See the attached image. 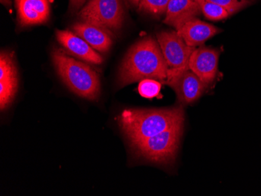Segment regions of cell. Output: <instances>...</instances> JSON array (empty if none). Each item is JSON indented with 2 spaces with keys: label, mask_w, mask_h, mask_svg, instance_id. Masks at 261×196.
<instances>
[{
  "label": "cell",
  "mask_w": 261,
  "mask_h": 196,
  "mask_svg": "<svg viewBox=\"0 0 261 196\" xmlns=\"http://www.w3.org/2000/svg\"><path fill=\"white\" fill-rule=\"evenodd\" d=\"M74 33L84 39L95 50L108 52L112 45L110 31L89 22H77L72 26Z\"/></svg>",
  "instance_id": "14"
},
{
  "label": "cell",
  "mask_w": 261,
  "mask_h": 196,
  "mask_svg": "<svg viewBox=\"0 0 261 196\" xmlns=\"http://www.w3.org/2000/svg\"><path fill=\"white\" fill-rule=\"evenodd\" d=\"M86 0H70V7L72 10H76L80 8Z\"/></svg>",
  "instance_id": "19"
},
{
  "label": "cell",
  "mask_w": 261,
  "mask_h": 196,
  "mask_svg": "<svg viewBox=\"0 0 261 196\" xmlns=\"http://www.w3.org/2000/svg\"><path fill=\"white\" fill-rule=\"evenodd\" d=\"M176 32L188 45L196 48L202 46L206 41L220 33L221 30L199 19L193 18L186 22Z\"/></svg>",
  "instance_id": "12"
},
{
  "label": "cell",
  "mask_w": 261,
  "mask_h": 196,
  "mask_svg": "<svg viewBox=\"0 0 261 196\" xmlns=\"http://www.w3.org/2000/svg\"><path fill=\"white\" fill-rule=\"evenodd\" d=\"M82 21L89 22L108 31L119 30L124 20L121 0H89L79 12Z\"/></svg>",
  "instance_id": "5"
},
{
  "label": "cell",
  "mask_w": 261,
  "mask_h": 196,
  "mask_svg": "<svg viewBox=\"0 0 261 196\" xmlns=\"http://www.w3.org/2000/svg\"><path fill=\"white\" fill-rule=\"evenodd\" d=\"M57 41L71 55L89 64H101L102 57L84 39L70 31L57 30Z\"/></svg>",
  "instance_id": "10"
},
{
  "label": "cell",
  "mask_w": 261,
  "mask_h": 196,
  "mask_svg": "<svg viewBox=\"0 0 261 196\" xmlns=\"http://www.w3.org/2000/svg\"><path fill=\"white\" fill-rule=\"evenodd\" d=\"M201 13L200 7L195 0H170L164 23L177 30L186 22L196 18Z\"/></svg>",
  "instance_id": "13"
},
{
  "label": "cell",
  "mask_w": 261,
  "mask_h": 196,
  "mask_svg": "<svg viewBox=\"0 0 261 196\" xmlns=\"http://www.w3.org/2000/svg\"><path fill=\"white\" fill-rule=\"evenodd\" d=\"M16 7L22 26L44 24L49 20V0H16Z\"/></svg>",
  "instance_id": "11"
},
{
  "label": "cell",
  "mask_w": 261,
  "mask_h": 196,
  "mask_svg": "<svg viewBox=\"0 0 261 196\" xmlns=\"http://www.w3.org/2000/svg\"><path fill=\"white\" fill-rule=\"evenodd\" d=\"M220 51L214 48L199 46L192 52L189 67L207 87L215 82L218 72Z\"/></svg>",
  "instance_id": "8"
},
{
  "label": "cell",
  "mask_w": 261,
  "mask_h": 196,
  "mask_svg": "<svg viewBox=\"0 0 261 196\" xmlns=\"http://www.w3.org/2000/svg\"><path fill=\"white\" fill-rule=\"evenodd\" d=\"M161 81L156 79H143L139 82L138 92L142 97L152 99L161 94Z\"/></svg>",
  "instance_id": "16"
},
{
  "label": "cell",
  "mask_w": 261,
  "mask_h": 196,
  "mask_svg": "<svg viewBox=\"0 0 261 196\" xmlns=\"http://www.w3.org/2000/svg\"><path fill=\"white\" fill-rule=\"evenodd\" d=\"M201 9L203 15L211 20H221L228 18L230 14L221 6L209 0H195Z\"/></svg>",
  "instance_id": "15"
},
{
  "label": "cell",
  "mask_w": 261,
  "mask_h": 196,
  "mask_svg": "<svg viewBox=\"0 0 261 196\" xmlns=\"http://www.w3.org/2000/svg\"><path fill=\"white\" fill-rule=\"evenodd\" d=\"M132 4L134 6H136V7H139V2H140V0H129Z\"/></svg>",
  "instance_id": "20"
},
{
  "label": "cell",
  "mask_w": 261,
  "mask_h": 196,
  "mask_svg": "<svg viewBox=\"0 0 261 196\" xmlns=\"http://www.w3.org/2000/svg\"><path fill=\"white\" fill-rule=\"evenodd\" d=\"M52 60L57 74L70 90L89 100L98 99L100 81L97 73L90 66L69 57L60 49L53 51Z\"/></svg>",
  "instance_id": "3"
},
{
  "label": "cell",
  "mask_w": 261,
  "mask_h": 196,
  "mask_svg": "<svg viewBox=\"0 0 261 196\" xmlns=\"http://www.w3.org/2000/svg\"><path fill=\"white\" fill-rule=\"evenodd\" d=\"M1 2H2V4H4L5 6H7L10 4V1H9V0H1Z\"/></svg>",
  "instance_id": "21"
},
{
  "label": "cell",
  "mask_w": 261,
  "mask_h": 196,
  "mask_svg": "<svg viewBox=\"0 0 261 196\" xmlns=\"http://www.w3.org/2000/svg\"><path fill=\"white\" fill-rule=\"evenodd\" d=\"M168 67L158 40L144 38L133 45L120 67L117 83L119 87L152 78L165 82Z\"/></svg>",
  "instance_id": "1"
},
{
  "label": "cell",
  "mask_w": 261,
  "mask_h": 196,
  "mask_svg": "<svg viewBox=\"0 0 261 196\" xmlns=\"http://www.w3.org/2000/svg\"><path fill=\"white\" fill-rule=\"evenodd\" d=\"M184 123L176 124L169 129L149 137L133 147L142 157L158 163L174 160L179 147Z\"/></svg>",
  "instance_id": "4"
},
{
  "label": "cell",
  "mask_w": 261,
  "mask_h": 196,
  "mask_svg": "<svg viewBox=\"0 0 261 196\" xmlns=\"http://www.w3.org/2000/svg\"><path fill=\"white\" fill-rule=\"evenodd\" d=\"M17 89V72L14 57L10 52H1L0 55V107L6 109L15 96Z\"/></svg>",
  "instance_id": "9"
},
{
  "label": "cell",
  "mask_w": 261,
  "mask_h": 196,
  "mask_svg": "<svg viewBox=\"0 0 261 196\" xmlns=\"http://www.w3.org/2000/svg\"><path fill=\"white\" fill-rule=\"evenodd\" d=\"M170 0H140L139 10L153 16L165 14Z\"/></svg>",
  "instance_id": "17"
},
{
  "label": "cell",
  "mask_w": 261,
  "mask_h": 196,
  "mask_svg": "<svg viewBox=\"0 0 261 196\" xmlns=\"http://www.w3.org/2000/svg\"><path fill=\"white\" fill-rule=\"evenodd\" d=\"M181 106L161 109H127L123 111L118 124L133 146L173 126L184 123Z\"/></svg>",
  "instance_id": "2"
},
{
  "label": "cell",
  "mask_w": 261,
  "mask_h": 196,
  "mask_svg": "<svg viewBox=\"0 0 261 196\" xmlns=\"http://www.w3.org/2000/svg\"><path fill=\"white\" fill-rule=\"evenodd\" d=\"M156 40L168 64V73L180 72L189 68V58L196 48L188 45L176 31L159 32Z\"/></svg>",
  "instance_id": "6"
},
{
  "label": "cell",
  "mask_w": 261,
  "mask_h": 196,
  "mask_svg": "<svg viewBox=\"0 0 261 196\" xmlns=\"http://www.w3.org/2000/svg\"><path fill=\"white\" fill-rule=\"evenodd\" d=\"M209 1L215 3L225 9L230 15L238 12L239 10L246 7L249 3L248 2L249 0H209Z\"/></svg>",
  "instance_id": "18"
},
{
  "label": "cell",
  "mask_w": 261,
  "mask_h": 196,
  "mask_svg": "<svg viewBox=\"0 0 261 196\" xmlns=\"http://www.w3.org/2000/svg\"><path fill=\"white\" fill-rule=\"evenodd\" d=\"M164 84L175 92L177 101L182 106L197 101L208 88L189 68L180 72L168 73Z\"/></svg>",
  "instance_id": "7"
}]
</instances>
